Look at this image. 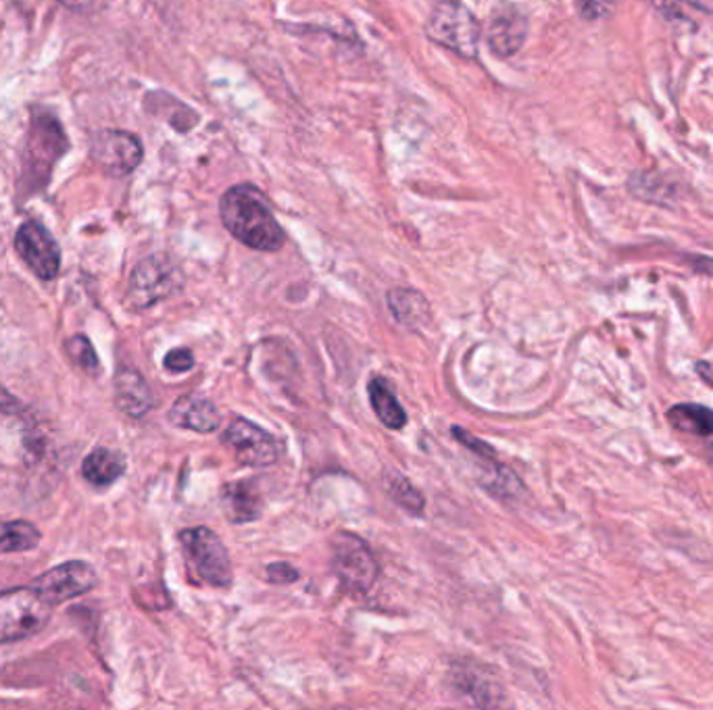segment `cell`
<instances>
[{"mask_svg":"<svg viewBox=\"0 0 713 710\" xmlns=\"http://www.w3.org/2000/svg\"><path fill=\"white\" fill-rule=\"evenodd\" d=\"M332 567L346 590L366 594L378 580V562L368 544L355 534L341 532L332 539Z\"/></svg>","mask_w":713,"mask_h":710,"instance_id":"52a82bcc","label":"cell"},{"mask_svg":"<svg viewBox=\"0 0 713 710\" xmlns=\"http://www.w3.org/2000/svg\"><path fill=\"white\" fill-rule=\"evenodd\" d=\"M115 403L134 419L145 417L154 407L151 387L138 371L122 369L115 377Z\"/></svg>","mask_w":713,"mask_h":710,"instance_id":"9a60e30c","label":"cell"},{"mask_svg":"<svg viewBox=\"0 0 713 710\" xmlns=\"http://www.w3.org/2000/svg\"><path fill=\"white\" fill-rule=\"evenodd\" d=\"M96 583H99L96 571L88 562L69 560V562H64V564L46 571L34 585L38 587V592L48 603L59 606V604L87 594L92 587H96Z\"/></svg>","mask_w":713,"mask_h":710,"instance_id":"8fae6325","label":"cell"},{"mask_svg":"<svg viewBox=\"0 0 713 710\" xmlns=\"http://www.w3.org/2000/svg\"><path fill=\"white\" fill-rule=\"evenodd\" d=\"M482 484L491 494L498 496L503 500L519 496V492H521V484H519L518 477L511 474L509 469H505V467H495L491 474L482 479Z\"/></svg>","mask_w":713,"mask_h":710,"instance_id":"603a6c76","label":"cell"},{"mask_svg":"<svg viewBox=\"0 0 713 710\" xmlns=\"http://www.w3.org/2000/svg\"><path fill=\"white\" fill-rule=\"evenodd\" d=\"M668 421L674 430L687 431L701 438L713 435V410L703 405H694V403L674 405L668 410Z\"/></svg>","mask_w":713,"mask_h":710,"instance_id":"ffe728a7","label":"cell"},{"mask_svg":"<svg viewBox=\"0 0 713 710\" xmlns=\"http://www.w3.org/2000/svg\"><path fill=\"white\" fill-rule=\"evenodd\" d=\"M163 365L172 373H186V371H191L195 366V357H193V352L188 348H175V350H170L165 354Z\"/></svg>","mask_w":713,"mask_h":710,"instance_id":"484cf974","label":"cell"},{"mask_svg":"<svg viewBox=\"0 0 713 710\" xmlns=\"http://www.w3.org/2000/svg\"><path fill=\"white\" fill-rule=\"evenodd\" d=\"M451 682L455 691L463 696L468 705L498 707L503 702L497 679H493L486 668H480L478 665H457Z\"/></svg>","mask_w":713,"mask_h":710,"instance_id":"4fadbf2b","label":"cell"},{"mask_svg":"<svg viewBox=\"0 0 713 710\" xmlns=\"http://www.w3.org/2000/svg\"><path fill=\"white\" fill-rule=\"evenodd\" d=\"M41 542V532L27 521H7L0 523V555L25 552L36 548Z\"/></svg>","mask_w":713,"mask_h":710,"instance_id":"44dd1931","label":"cell"},{"mask_svg":"<svg viewBox=\"0 0 713 710\" xmlns=\"http://www.w3.org/2000/svg\"><path fill=\"white\" fill-rule=\"evenodd\" d=\"M15 251L27 269L44 281L55 280L61 271V248L43 223L30 219L15 234Z\"/></svg>","mask_w":713,"mask_h":710,"instance_id":"9c48e42d","label":"cell"},{"mask_svg":"<svg viewBox=\"0 0 713 710\" xmlns=\"http://www.w3.org/2000/svg\"><path fill=\"white\" fill-rule=\"evenodd\" d=\"M184 286V273L180 265L168 255H151L142 258L130 276L128 302L134 309H149L180 292Z\"/></svg>","mask_w":713,"mask_h":710,"instance_id":"8992f818","label":"cell"},{"mask_svg":"<svg viewBox=\"0 0 713 710\" xmlns=\"http://www.w3.org/2000/svg\"><path fill=\"white\" fill-rule=\"evenodd\" d=\"M53 604L36 585H23L0 594V644L36 636L53 617Z\"/></svg>","mask_w":713,"mask_h":710,"instance_id":"277c9868","label":"cell"},{"mask_svg":"<svg viewBox=\"0 0 713 710\" xmlns=\"http://www.w3.org/2000/svg\"><path fill=\"white\" fill-rule=\"evenodd\" d=\"M170 421L175 428L182 430L211 433L221 426V415L209 398L198 394H186L173 403Z\"/></svg>","mask_w":713,"mask_h":710,"instance_id":"5bb4252c","label":"cell"},{"mask_svg":"<svg viewBox=\"0 0 713 710\" xmlns=\"http://www.w3.org/2000/svg\"><path fill=\"white\" fill-rule=\"evenodd\" d=\"M267 580L272 583H290V581L299 580V571L295 567H290L288 562H276L267 567Z\"/></svg>","mask_w":713,"mask_h":710,"instance_id":"83f0119b","label":"cell"},{"mask_svg":"<svg viewBox=\"0 0 713 710\" xmlns=\"http://www.w3.org/2000/svg\"><path fill=\"white\" fill-rule=\"evenodd\" d=\"M453 435L465 446V449H470V451H474L478 456H484V458H491V456H495V451L488 446V444H484L482 440H478V438H472L468 431L461 430V428H453Z\"/></svg>","mask_w":713,"mask_h":710,"instance_id":"4316f807","label":"cell"},{"mask_svg":"<svg viewBox=\"0 0 713 710\" xmlns=\"http://www.w3.org/2000/svg\"><path fill=\"white\" fill-rule=\"evenodd\" d=\"M426 36L461 59H475L482 27L463 0H436L426 22Z\"/></svg>","mask_w":713,"mask_h":710,"instance_id":"3957f363","label":"cell"},{"mask_svg":"<svg viewBox=\"0 0 713 710\" xmlns=\"http://www.w3.org/2000/svg\"><path fill=\"white\" fill-rule=\"evenodd\" d=\"M528 36V20L514 2H501L486 25V44L498 59L518 55Z\"/></svg>","mask_w":713,"mask_h":710,"instance_id":"7c38bea8","label":"cell"},{"mask_svg":"<svg viewBox=\"0 0 713 710\" xmlns=\"http://www.w3.org/2000/svg\"><path fill=\"white\" fill-rule=\"evenodd\" d=\"M90 156L111 177H128L140 167L145 147L131 131L101 129L90 138Z\"/></svg>","mask_w":713,"mask_h":710,"instance_id":"ba28073f","label":"cell"},{"mask_svg":"<svg viewBox=\"0 0 713 710\" xmlns=\"http://www.w3.org/2000/svg\"><path fill=\"white\" fill-rule=\"evenodd\" d=\"M689 4H692L694 9H699V11H705V13H710V15H713V0H687Z\"/></svg>","mask_w":713,"mask_h":710,"instance_id":"f546056e","label":"cell"},{"mask_svg":"<svg viewBox=\"0 0 713 710\" xmlns=\"http://www.w3.org/2000/svg\"><path fill=\"white\" fill-rule=\"evenodd\" d=\"M82 474L87 477L88 484H92V486H99V488L111 486L126 474V461L119 452L94 449L84 458Z\"/></svg>","mask_w":713,"mask_h":710,"instance_id":"ac0fdd59","label":"cell"},{"mask_svg":"<svg viewBox=\"0 0 713 710\" xmlns=\"http://www.w3.org/2000/svg\"><path fill=\"white\" fill-rule=\"evenodd\" d=\"M618 0H578V13L586 22H597L603 20L607 15H611V11L616 9Z\"/></svg>","mask_w":713,"mask_h":710,"instance_id":"d4e9b609","label":"cell"},{"mask_svg":"<svg viewBox=\"0 0 713 710\" xmlns=\"http://www.w3.org/2000/svg\"><path fill=\"white\" fill-rule=\"evenodd\" d=\"M182 552L198 580L211 587L232 583V562L228 548L209 527H191L180 534Z\"/></svg>","mask_w":713,"mask_h":710,"instance_id":"5b68a950","label":"cell"},{"mask_svg":"<svg viewBox=\"0 0 713 710\" xmlns=\"http://www.w3.org/2000/svg\"><path fill=\"white\" fill-rule=\"evenodd\" d=\"M384 488L399 507L410 511L411 515H422V511L426 507V500L405 475L389 472V474L384 475Z\"/></svg>","mask_w":713,"mask_h":710,"instance_id":"7402d4cb","label":"cell"},{"mask_svg":"<svg viewBox=\"0 0 713 710\" xmlns=\"http://www.w3.org/2000/svg\"><path fill=\"white\" fill-rule=\"evenodd\" d=\"M67 352H69V357H71L78 365L82 366V369H87V371H96V366H99L96 352H94V348L90 345V340L84 338V336H76V338H71V340L67 342Z\"/></svg>","mask_w":713,"mask_h":710,"instance_id":"cb8c5ba5","label":"cell"},{"mask_svg":"<svg viewBox=\"0 0 713 710\" xmlns=\"http://www.w3.org/2000/svg\"><path fill=\"white\" fill-rule=\"evenodd\" d=\"M221 440L234 452L238 463L244 467L263 469L274 465L280 456L278 440L269 431L246 419H234L228 430L223 431Z\"/></svg>","mask_w":713,"mask_h":710,"instance_id":"30bf717a","label":"cell"},{"mask_svg":"<svg viewBox=\"0 0 713 710\" xmlns=\"http://www.w3.org/2000/svg\"><path fill=\"white\" fill-rule=\"evenodd\" d=\"M67 151L69 138L61 121L48 108H34L23 142L18 194H38L44 190Z\"/></svg>","mask_w":713,"mask_h":710,"instance_id":"7a4b0ae2","label":"cell"},{"mask_svg":"<svg viewBox=\"0 0 713 710\" xmlns=\"http://www.w3.org/2000/svg\"><path fill=\"white\" fill-rule=\"evenodd\" d=\"M368 392L371 409L389 430L405 428L407 412L401 407L399 398L394 396V392L390 389L389 384L382 377H373L369 382Z\"/></svg>","mask_w":713,"mask_h":710,"instance_id":"d6986e66","label":"cell"},{"mask_svg":"<svg viewBox=\"0 0 713 710\" xmlns=\"http://www.w3.org/2000/svg\"><path fill=\"white\" fill-rule=\"evenodd\" d=\"M219 219L240 244L276 253L286 244V232L274 216L267 196L253 184H237L219 200Z\"/></svg>","mask_w":713,"mask_h":710,"instance_id":"6da1fadb","label":"cell"},{"mask_svg":"<svg viewBox=\"0 0 713 710\" xmlns=\"http://www.w3.org/2000/svg\"><path fill=\"white\" fill-rule=\"evenodd\" d=\"M387 302L392 317L410 329H419L433 322L430 302L415 288H394L390 290Z\"/></svg>","mask_w":713,"mask_h":710,"instance_id":"e0dca14e","label":"cell"},{"mask_svg":"<svg viewBox=\"0 0 713 710\" xmlns=\"http://www.w3.org/2000/svg\"><path fill=\"white\" fill-rule=\"evenodd\" d=\"M57 2L73 13H92L101 7L103 0H57Z\"/></svg>","mask_w":713,"mask_h":710,"instance_id":"f1b7e54d","label":"cell"},{"mask_svg":"<svg viewBox=\"0 0 713 710\" xmlns=\"http://www.w3.org/2000/svg\"><path fill=\"white\" fill-rule=\"evenodd\" d=\"M221 504L232 523H249L260 519L263 500L253 479L226 484L221 490Z\"/></svg>","mask_w":713,"mask_h":710,"instance_id":"2e32d148","label":"cell"}]
</instances>
